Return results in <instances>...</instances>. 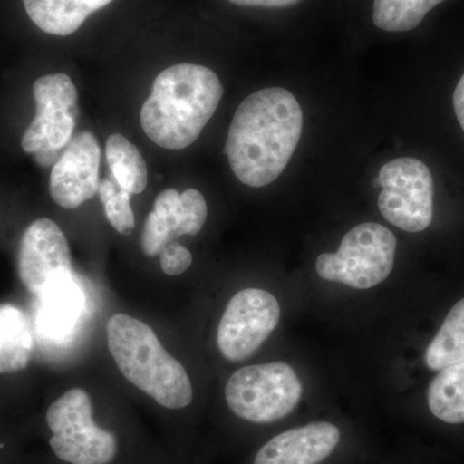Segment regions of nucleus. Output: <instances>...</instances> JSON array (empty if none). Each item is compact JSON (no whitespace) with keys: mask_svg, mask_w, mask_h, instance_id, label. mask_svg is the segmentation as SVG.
Segmentation results:
<instances>
[{"mask_svg":"<svg viewBox=\"0 0 464 464\" xmlns=\"http://www.w3.org/2000/svg\"><path fill=\"white\" fill-rule=\"evenodd\" d=\"M304 112L292 92L266 88L255 92L235 111L225 152L232 172L249 188L279 179L297 149Z\"/></svg>","mask_w":464,"mask_h":464,"instance_id":"1","label":"nucleus"},{"mask_svg":"<svg viewBox=\"0 0 464 464\" xmlns=\"http://www.w3.org/2000/svg\"><path fill=\"white\" fill-rule=\"evenodd\" d=\"M224 96L213 70L179 63L163 70L143 103V132L160 148L183 150L199 139Z\"/></svg>","mask_w":464,"mask_h":464,"instance_id":"2","label":"nucleus"},{"mask_svg":"<svg viewBox=\"0 0 464 464\" xmlns=\"http://www.w3.org/2000/svg\"><path fill=\"white\" fill-rule=\"evenodd\" d=\"M106 334L116 366L137 389L169 411H182L191 404L194 395L188 372L148 324L116 314L109 320Z\"/></svg>","mask_w":464,"mask_h":464,"instance_id":"3","label":"nucleus"},{"mask_svg":"<svg viewBox=\"0 0 464 464\" xmlns=\"http://www.w3.org/2000/svg\"><path fill=\"white\" fill-rule=\"evenodd\" d=\"M45 422L50 448L65 464H116L121 456V435L94 418L87 391L72 389L48 408Z\"/></svg>","mask_w":464,"mask_h":464,"instance_id":"4","label":"nucleus"},{"mask_svg":"<svg viewBox=\"0 0 464 464\" xmlns=\"http://www.w3.org/2000/svg\"><path fill=\"white\" fill-rule=\"evenodd\" d=\"M225 398L228 409L240 420L274 423L295 411L302 398V383L285 362L249 365L231 375Z\"/></svg>","mask_w":464,"mask_h":464,"instance_id":"5","label":"nucleus"},{"mask_svg":"<svg viewBox=\"0 0 464 464\" xmlns=\"http://www.w3.org/2000/svg\"><path fill=\"white\" fill-rule=\"evenodd\" d=\"M395 253V235L384 226L366 222L344 235L338 252L317 257V275L351 288H373L392 273Z\"/></svg>","mask_w":464,"mask_h":464,"instance_id":"6","label":"nucleus"},{"mask_svg":"<svg viewBox=\"0 0 464 464\" xmlns=\"http://www.w3.org/2000/svg\"><path fill=\"white\" fill-rule=\"evenodd\" d=\"M378 208L390 224L408 232H422L433 218L431 170L414 158H398L381 168Z\"/></svg>","mask_w":464,"mask_h":464,"instance_id":"7","label":"nucleus"},{"mask_svg":"<svg viewBox=\"0 0 464 464\" xmlns=\"http://www.w3.org/2000/svg\"><path fill=\"white\" fill-rule=\"evenodd\" d=\"M280 320L277 299L267 290H240L226 307L217 344L228 362H243L270 337Z\"/></svg>","mask_w":464,"mask_h":464,"instance_id":"8","label":"nucleus"},{"mask_svg":"<svg viewBox=\"0 0 464 464\" xmlns=\"http://www.w3.org/2000/svg\"><path fill=\"white\" fill-rule=\"evenodd\" d=\"M36 115L21 140L27 154L66 148L72 141L78 118V91L63 72L48 74L34 83Z\"/></svg>","mask_w":464,"mask_h":464,"instance_id":"9","label":"nucleus"},{"mask_svg":"<svg viewBox=\"0 0 464 464\" xmlns=\"http://www.w3.org/2000/svg\"><path fill=\"white\" fill-rule=\"evenodd\" d=\"M24 286L39 295L61 275L72 273V256L65 234L50 218L34 221L24 232L17 258Z\"/></svg>","mask_w":464,"mask_h":464,"instance_id":"10","label":"nucleus"},{"mask_svg":"<svg viewBox=\"0 0 464 464\" xmlns=\"http://www.w3.org/2000/svg\"><path fill=\"white\" fill-rule=\"evenodd\" d=\"M101 150L88 130L76 134L52 167L50 194L54 203L75 209L99 191Z\"/></svg>","mask_w":464,"mask_h":464,"instance_id":"11","label":"nucleus"},{"mask_svg":"<svg viewBox=\"0 0 464 464\" xmlns=\"http://www.w3.org/2000/svg\"><path fill=\"white\" fill-rule=\"evenodd\" d=\"M340 440V429L334 424L308 423L266 442L253 464H319L331 456Z\"/></svg>","mask_w":464,"mask_h":464,"instance_id":"12","label":"nucleus"},{"mask_svg":"<svg viewBox=\"0 0 464 464\" xmlns=\"http://www.w3.org/2000/svg\"><path fill=\"white\" fill-rule=\"evenodd\" d=\"M36 325L44 337L65 340L83 315L85 298L74 273L61 275L38 295Z\"/></svg>","mask_w":464,"mask_h":464,"instance_id":"13","label":"nucleus"},{"mask_svg":"<svg viewBox=\"0 0 464 464\" xmlns=\"http://www.w3.org/2000/svg\"><path fill=\"white\" fill-rule=\"evenodd\" d=\"M27 16L42 32L69 36L94 12L114 0H23Z\"/></svg>","mask_w":464,"mask_h":464,"instance_id":"14","label":"nucleus"},{"mask_svg":"<svg viewBox=\"0 0 464 464\" xmlns=\"http://www.w3.org/2000/svg\"><path fill=\"white\" fill-rule=\"evenodd\" d=\"M427 400L433 417L448 424L464 423V362L440 371Z\"/></svg>","mask_w":464,"mask_h":464,"instance_id":"15","label":"nucleus"},{"mask_svg":"<svg viewBox=\"0 0 464 464\" xmlns=\"http://www.w3.org/2000/svg\"><path fill=\"white\" fill-rule=\"evenodd\" d=\"M106 159L121 190L141 194L148 186V167L140 150L123 134H111L106 142Z\"/></svg>","mask_w":464,"mask_h":464,"instance_id":"16","label":"nucleus"},{"mask_svg":"<svg viewBox=\"0 0 464 464\" xmlns=\"http://www.w3.org/2000/svg\"><path fill=\"white\" fill-rule=\"evenodd\" d=\"M426 365L440 372L464 362V298L454 304L426 350Z\"/></svg>","mask_w":464,"mask_h":464,"instance_id":"17","label":"nucleus"},{"mask_svg":"<svg viewBox=\"0 0 464 464\" xmlns=\"http://www.w3.org/2000/svg\"><path fill=\"white\" fill-rule=\"evenodd\" d=\"M444 0H374L373 23L383 32H409Z\"/></svg>","mask_w":464,"mask_h":464,"instance_id":"18","label":"nucleus"},{"mask_svg":"<svg viewBox=\"0 0 464 464\" xmlns=\"http://www.w3.org/2000/svg\"><path fill=\"white\" fill-rule=\"evenodd\" d=\"M179 203H181V212H179V227H177L176 237L182 235L199 234L201 228L207 221L208 207L200 191L188 188L179 194Z\"/></svg>","mask_w":464,"mask_h":464,"instance_id":"19","label":"nucleus"},{"mask_svg":"<svg viewBox=\"0 0 464 464\" xmlns=\"http://www.w3.org/2000/svg\"><path fill=\"white\" fill-rule=\"evenodd\" d=\"M103 207H105V213L110 225L119 234L130 235L134 230L136 221H134V213L132 207H130V192L121 188V191H116L111 198H109L103 203Z\"/></svg>","mask_w":464,"mask_h":464,"instance_id":"20","label":"nucleus"},{"mask_svg":"<svg viewBox=\"0 0 464 464\" xmlns=\"http://www.w3.org/2000/svg\"><path fill=\"white\" fill-rule=\"evenodd\" d=\"M0 334L33 348L29 320L20 308L0 304Z\"/></svg>","mask_w":464,"mask_h":464,"instance_id":"21","label":"nucleus"},{"mask_svg":"<svg viewBox=\"0 0 464 464\" xmlns=\"http://www.w3.org/2000/svg\"><path fill=\"white\" fill-rule=\"evenodd\" d=\"M173 237L176 235L172 228L152 210L146 219L145 227H143L142 252L149 257L160 255L161 250L166 248Z\"/></svg>","mask_w":464,"mask_h":464,"instance_id":"22","label":"nucleus"},{"mask_svg":"<svg viewBox=\"0 0 464 464\" xmlns=\"http://www.w3.org/2000/svg\"><path fill=\"white\" fill-rule=\"evenodd\" d=\"M32 347L0 334V374L16 373L29 365Z\"/></svg>","mask_w":464,"mask_h":464,"instance_id":"23","label":"nucleus"},{"mask_svg":"<svg viewBox=\"0 0 464 464\" xmlns=\"http://www.w3.org/2000/svg\"><path fill=\"white\" fill-rule=\"evenodd\" d=\"M192 255L190 250L181 244H168L160 252V266L164 274L179 276L190 268Z\"/></svg>","mask_w":464,"mask_h":464,"instance_id":"24","label":"nucleus"},{"mask_svg":"<svg viewBox=\"0 0 464 464\" xmlns=\"http://www.w3.org/2000/svg\"><path fill=\"white\" fill-rule=\"evenodd\" d=\"M154 212L172 228L174 235H176L179 222V212H181L179 191L174 190V188H168V190L159 194L157 200H155Z\"/></svg>","mask_w":464,"mask_h":464,"instance_id":"25","label":"nucleus"},{"mask_svg":"<svg viewBox=\"0 0 464 464\" xmlns=\"http://www.w3.org/2000/svg\"><path fill=\"white\" fill-rule=\"evenodd\" d=\"M228 2L241 7L285 8L298 5L302 0H228Z\"/></svg>","mask_w":464,"mask_h":464,"instance_id":"26","label":"nucleus"},{"mask_svg":"<svg viewBox=\"0 0 464 464\" xmlns=\"http://www.w3.org/2000/svg\"><path fill=\"white\" fill-rule=\"evenodd\" d=\"M453 103L458 121H459L460 127H462L464 130V74L462 78H460L456 91H454Z\"/></svg>","mask_w":464,"mask_h":464,"instance_id":"27","label":"nucleus"},{"mask_svg":"<svg viewBox=\"0 0 464 464\" xmlns=\"http://www.w3.org/2000/svg\"><path fill=\"white\" fill-rule=\"evenodd\" d=\"M33 157L35 158L36 163L41 167H53L57 163L58 158H60V151H57V150H47V151L34 154Z\"/></svg>","mask_w":464,"mask_h":464,"instance_id":"28","label":"nucleus"}]
</instances>
